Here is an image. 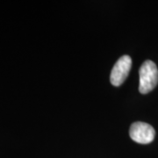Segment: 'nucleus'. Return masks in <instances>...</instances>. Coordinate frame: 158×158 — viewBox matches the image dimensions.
Returning <instances> with one entry per match:
<instances>
[{
    "instance_id": "nucleus-1",
    "label": "nucleus",
    "mask_w": 158,
    "mask_h": 158,
    "mask_svg": "<svg viewBox=\"0 0 158 158\" xmlns=\"http://www.w3.org/2000/svg\"><path fill=\"white\" fill-rule=\"evenodd\" d=\"M140 85L139 91L141 94H147L153 90L158 84V69L156 63L147 60L142 63L139 70Z\"/></svg>"
},
{
    "instance_id": "nucleus-2",
    "label": "nucleus",
    "mask_w": 158,
    "mask_h": 158,
    "mask_svg": "<svg viewBox=\"0 0 158 158\" xmlns=\"http://www.w3.org/2000/svg\"><path fill=\"white\" fill-rule=\"evenodd\" d=\"M129 135L133 141L140 144H148L152 142L156 136V131L151 125L137 121L131 125Z\"/></svg>"
},
{
    "instance_id": "nucleus-3",
    "label": "nucleus",
    "mask_w": 158,
    "mask_h": 158,
    "mask_svg": "<svg viewBox=\"0 0 158 158\" xmlns=\"http://www.w3.org/2000/svg\"><path fill=\"white\" fill-rule=\"evenodd\" d=\"M132 67V59L129 56H123L114 64L110 75V81L113 86H120L127 79Z\"/></svg>"
}]
</instances>
